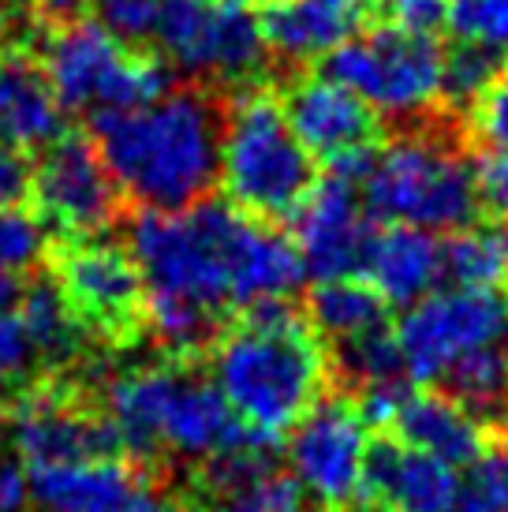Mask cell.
Instances as JSON below:
<instances>
[{"mask_svg": "<svg viewBox=\"0 0 508 512\" xmlns=\"http://www.w3.org/2000/svg\"><path fill=\"white\" fill-rule=\"evenodd\" d=\"M30 475L19 456H0V512H27Z\"/></svg>", "mask_w": 508, "mask_h": 512, "instance_id": "cell-38", "label": "cell"}, {"mask_svg": "<svg viewBox=\"0 0 508 512\" xmlns=\"http://www.w3.org/2000/svg\"><path fill=\"white\" fill-rule=\"evenodd\" d=\"M452 512H501V509L482 494L479 486H467V490H460V501H456Z\"/></svg>", "mask_w": 508, "mask_h": 512, "instance_id": "cell-40", "label": "cell"}, {"mask_svg": "<svg viewBox=\"0 0 508 512\" xmlns=\"http://www.w3.org/2000/svg\"><path fill=\"white\" fill-rule=\"evenodd\" d=\"M30 12L38 23L45 27H57V23H68V19H79L86 8V0H27Z\"/></svg>", "mask_w": 508, "mask_h": 512, "instance_id": "cell-39", "label": "cell"}, {"mask_svg": "<svg viewBox=\"0 0 508 512\" xmlns=\"http://www.w3.org/2000/svg\"><path fill=\"white\" fill-rule=\"evenodd\" d=\"M389 427L404 445L449 468H475L490 445V427L441 389H408Z\"/></svg>", "mask_w": 508, "mask_h": 512, "instance_id": "cell-20", "label": "cell"}, {"mask_svg": "<svg viewBox=\"0 0 508 512\" xmlns=\"http://www.w3.org/2000/svg\"><path fill=\"white\" fill-rule=\"evenodd\" d=\"M64 135V109L38 57L23 45L0 49V143L30 154Z\"/></svg>", "mask_w": 508, "mask_h": 512, "instance_id": "cell-21", "label": "cell"}, {"mask_svg": "<svg viewBox=\"0 0 508 512\" xmlns=\"http://www.w3.org/2000/svg\"><path fill=\"white\" fill-rule=\"evenodd\" d=\"M0 8H12V0H0Z\"/></svg>", "mask_w": 508, "mask_h": 512, "instance_id": "cell-44", "label": "cell"}, {"mask_svg": "<svg viewBox=\"0 0 508 512\" xmlns=\"http://www.w3.org/2000/svg\"><path fill=\"white\" fill-rule=\"evenodd\" d=\"M8 434L15 456L27 468L124 456L113 423L101 412V400L60 374H42L38 382L15 389L8 404Z\"/></svg>", "mask_w": 508, "mask_h": 512, "instance_id": "cell-11", "label": "cell"}, {"mask_svg": "<svg viewBox=\"0 0 508 512\" xmlns=\"http://www.w3.org/2000/svg\"><path fill=\"white\" fill-rule=\"evenodd\" d=\"M367 15V0H273L258 27L269 57L284 68H303L363 34Z\"/></svg>", "mask_w": 508, "mask_h": 512, "instance_id": "cell-18", "label": "cell"}, {"mask_svg": "<svg viewBox=\"0 0 508 512\" xmlns=\"http://www.w3.org/2000/svg\"><path fill=\"white\" fill-rule=\"evenodd\" d=\"M213 382L258 438L277 441L329 393V344L292 299H262L210 344Z\"/></svg>", "mask_w": 508, "mask_h": 512, "instance_id": "cell-3", "label": "cell"}, {"mask_svg": "<svg viewBox=\"0 0 508 512\" xmlns=\"http://www.w3.org/2000/svg\"><path fill=\"white\" fill-rule=\"evenodd\" d=\"M34 367H38L34 344H30L27 329L19 322V314L12 311L8 318H0V382L27 378Z\"/></svg>", "mask_w": 508, "mask_h": 512, "instance_id": "cell-36", "label": "cell"}, {"mask_svg": "<svg viewBox=\"0 0 508 512\" xmlns=\"http://www.w3.org/2000/svg\"><path fill=\"white\" fill-rule=\"evenodd\" d=\"M456 468L438 456L411 449L396 434H378L367 445L359 505L374 512H452L460 501Z\"/></svg>", "mask_w": 508, "mask_h": 512, "instance_id": "cell-17", "label": "cell"}, {"mask_svg": "<svg viewBox=\"0 0 508 512\" xmlns=\"http://www.w3.org/2000/svg\"><path fill=\"white\" fill-rule=\"evenodd\" d=\"M449 30L460 42L490 45L508 57V0H452Z\"/></svg>", "mask_w": 508, "mask_h": 512, "instance_id": "cell-30", "label": "cell"}, {"mask_svg": "<svg viewBox=\"0 0 508 512\" xmlns=\"http://www.w3.org/2000/svg\"><path fill=\"white\" fill-rule=\"evenodd\" d=\"M292 243H296L303 270L318 281L359 277L367 270L374 247V217L355 195V184L344 176H325L307 191V199L292 210Z\"/></svg>", "mask_w": 508, "mask_h": 512, "instance_id": "cell-16", "label": "cell"}, {"mask_svg": "<svg viewBox=\"0 0 508 512\" xmlns=\"http://www.w3.org/2000/svg\"><path fill=\"white\" fill-rule=\"evenodd\" d=\"M508 57L490 45L460 42L445 53V75H441V105L445 109H471L490 86L505 75Z\"/></svg>", "mask_w": 508, "mask_h": 512, "instance_id": "cell-28", "label": "cell"}, {"mask_svg": "<svg viewBox=\"0 0 508 512\" xmlns=\"http://www.w3.org/2000/svg\"><path fill=\"white\" fill-rule=\"evenodd\" d=\"M505 341H508V318H505ZM505 352H508V348H505Z\"/></svg>", "mask_w": 508, "mask_h": 512, "instance_id": "cell-45", "label": "cell"}, {"mask_svg": "<svg viewBox=\"0 0 508 512\" xmlns=\"http://www.w3.org/2000/svg\"><path fill=\"white\" fill-rule=\"evenodd\" d=\"M53 251V232L34 210L8 206L0 210V277L38 270Z\"/></svg>", "mask_w": 508, "mask_h": 512, "instance_id": "cell-29", "label": "cell"}, {"mask_svg": "<svg viewBox=\"0 0 508 512\" xmlns=\"http://www.w3.org/2000/svg\"><path fill=\"white\" fill-rule=\"evenodd\" d=\"M430 120L381 146L370 161L363 176V206L374 221L426 232H456L475 225L479 199L471 161L464 146Z\"/></svg>", "mask_w": 508, "mask_h": 512, "instance_id": "cell-5", "label": "cell"}, {"mask_svg": "<svg viewBox=\"0 0 508 512\" xmlns=\"http://www.w3.org/2000/svg\"><path fill=\"white\" fill-rule=\"evenodd\" d=\"M45 79L60 109L75 116H105L139 109L169 90V64L116 38L101 19H68L49 27L42 42Z\"/></svg>", "mask_w": 508, "mask_h": 512, "instance_id": "cell-7", "label": "cell"}, {"mask_svg": "<svg viewBox=\"0 0 508 512\" xmlns=\"http://www.w3.org/2000/svg\"><path fill=\"white\" fill-rule=\"evenodd\" d=\"M98 4L101 23L113 30L124 42H142L154 34L157 4L161 0H94Z\"/></svg>", "mask_w": 508, "mask_h": 512, "instance_id": "cell-34", "label": "cell"}, {"mask_svg": "<svg viewBox=\"0 0 508 512\" xmlns=\"http://www.w3.org/2000/svg\"><path fill=\"white\" fill-rule=\"evenodd\" d=\"M475 471H479V475H475V486L494 501L497 509L508 512V427L490 430L486 456L475 464Z\"/></svg>", "mask_w": 508, "mask_h": 512, "instance_id": "cell-35", "label": "cell"}, {"mask_svg": "<svg viewBox=\"0 0 508 512\" xmlns=\"http://www.w3.org/2000/svg\"><path fill=\"white\" fill-rule=\"evenodd\" d=\"M281 109L288 128L314 161H325L333 176L359 180L385 139L381 116L355 90L333 75H296L284 86Z\"/></svg>", "mask_w": 508, "mask_h": 512, "instance_id": "cell-13", "label": "cell"}, {"mask_svg": "<svg viewBox=\"0 0 508 512\" xmlns=\"http://www.w3.org/2000/svg\"><path fill=\"white\" fill-rule=\"evenodd\" d=\"M449 4L452 0H381L378 12H385V23L393 27L438 38L449 30Z\"/></svg>", "mask_w": 508, "mask_h": 512, "instance_id": "cell-33", "label": "cell"}, {"mask_svg": "<svg viewBox=\"0 0 508 512\" xmlns=\"http://www.w3.org/2000/svg\"><path fill=\"white\" fill-rule=\"evenodd\" d=\"M30 202L60 240H90L124 214V187L94 135H60L30 165Z\"/></svg>", "mask_w": 508, "mask_h": 512, "instance_id": "cell-12", "label": "cell"}, {"mask_svg": "<svg viewBox=\"0 0 508 512\" xmlns=\"http://www.w3.org/2000/svg\"><path fill=\"white\" fill-rule=\"evenodd\" d=\"M325 75L355 90L374 113L389 120L445 113V49L430 34H411L393 23L363 30L348 45H340L333 57H325Z\"/></svg>", "mask_w": 508, "mask_h": 512, "instance_id": "cell-9", "label": "cell"}, {"mask_svg": "<svg viewBox=\"0 0 508 512\" xmlns=\"http://www.w3.org/2000/svg\"><path fill=\"white\" fill-rule=\"evenodd\" d=\"M228 4H240V8H254V4H273V0H228Z\"/></svg>", "mask_w": 508, "mask_h": 512, "instance_id": "cell-43", "label": "cell"}, {"mask_svg": "<svg viewBox=\"0 0 508 512\" xmlns=\"http://www.w3.org/2000/svg\"><path fill=\"white\" fill-rule=\"evenodd\" d=\"M441 270L452 288L497 292L508 285V251L501 247L497 232L475 225L456 228L441 240Z\"/></svg>", "mask_w": 508, "mask_h": 512, "instance_id": "cell-27", "label": "cell"}, {"mask_svg": "<svg viewBox=\"0 0 508 512\" xmlns=\"http://www.w3.org/2000/svg\"><path fill=\"white\" fill-rule=\"evenodd\" d=\"M101 412L113 423L124 456L157 468L165 456L210 460L240 445H273L243 427L225 393L191 359H157L109 378Z\"/></svg>", "mask_w": 508, "mask_h": 512, "instance_id": "cell-4", "label": "cell"}, {"mask_svg": "<svg viewBox=\"0 0 508 512\" xmlns=\"http://www.w3.org/2000/svg\"><path fill=\"white\" fill-rule=\"evenodd\" d=\"M225 101L221 90L187 83L139 109L94 116V143L124 195L146 210H187L210 199L221 180Z\"/></svg>", "mask_w": 508, "mask_h": 512, "instance_id": "cell-2", "label": "cell"}, {"mask_svg": "<svg viewBox=\"0 0 508 512\" xmlns=\"http://www.w3.org/2000/svg\"><path fill=\"white\" fill-rule=\"evenodd\" d=\"M497 240H501V247L508 251V214L501 217V225H497Z\"/></svg>", "mask_w": 508, "mask_h": 512, "instance_id": "cell-42", "label": "cell"}, {"mask_svg": "<svg viewBox=\"0 0 508 512\" xmlns=\"http://www.w3.org/2000/svg\"><path fill=\"white\" fill-rule=\"evenodd\" d=\"M30 195V161L12 146L0 143V210L19 206Z\"/></svg>", "mask_w": 508, "mask_h": 512, "instance_id": "cell-37", "label": "cell"}, {"mask_svg": "<svg viewBox=\"0 0 508 512\" xmlns=\"http://www.w3.org/2000/svg\"><path fill=\"white\" fill-rule=\"evenodd\" d=\"M367 445V423L355 400L325 393L292 427V438H288L292 479L325 512H348L352 505H359Z\"/></svg>", "mask_w": 508, "mask_h": 512, "instance_id": "cell-15", "label": "cell"}, {"mask_svg": "<svg viewBox=\"0 0 508 512\" xmlns=\"http://www.w3.org/2000/svg\"><path fill=\"white\" fill-rule=\"evenodd\" d=\"M467 139L482 150H508V79L501 75L471 109Z\"/></svg>", "mask_w": 508, "mask_h": 512, "instance_id": "cell-31", "label": "cell"}, {"mask_svg": "<svg viewBox=\"0 0 508 512\" xmlns=\"http://www.w3.org/2000/svg\"><path fill=\"white\" fill-rule=\"evenodd\" d=\"M172 72L187 83L236 94L262 86L266 42L262 27L247 8L228 0H161L150 34Z\"/></svg>", "mask_w": 508, "mask_h": 512, "instance_id": "cell-8", "label": "cell"}, {"mask_svg": "<svg viewBox=\"0 0 508 512\" xmlns=\"http://www.w3.org/2000/svg\"><path fill=\"white\" fill-rule=\"evenodd\" d=\"M127 251L139 262L146 296L184 299L221 318L232 307L296 296L307 277L296 243L217 199L187 210L142 206L127 228Z\"/></svg>", "mask_w": 508, "mask_h": 512, "instance_id": "cell-1", "label": "cell"}, {"mask_svg": "<svg viewBox=\"0 0 508 512\" xmlns=\"http://www.w3.org/2000/svg\"><path fill=\"white\" fill-rule=\"evenodd\" d=\"M329 363H333V378L355 397L374 389V385L408 382L404 359H400V348H396V337L389 333V326L337 341L329 352Z\"/></svg>", "mask_w": 508, "mask_h": 512, "instance_id": "cell-26", "label": "cell"}, {"mask_svg": "<svg viewBox=\"0 0 508 512\" xmlns=\"http://www.w3.org/2000/svg\"><path fill=\"white\" fill-rule=\"evenodd\" d=\"M441 393L460 400L467 412L479 415L490 430L505 427L508 415V352L497 344L475 348L452 363L438 378Z\"/></svg>", "mask_w": 508, "mask_h": 512, "instance_id": "cell-25", "label": "cell"}, {"mask_svg": "<svg viewBox=\"0 0 508 512\" xmlns=\"http://www.w3.org/2000/svg\"><path fill=\"white\" fill-rule=\"evenodd\" d=\"M19 292H23L19 277H0V318H8L19 307Z\"/></svg>", "mask_w": 508, "mask_h": 512, "instance_id": "cell-41", "label": "cell"}, {"mask_svg": "<svg viewBox=\"0 0 508 512\" xmlns=\"http://www.w3.org/2000/svg\"><path fill=\"white\" fill-rule=\"evenodd\" d=\"M60 296L90 341L127 348L146 329V281L127 247L105 240H60L45 258Z\"/></svg>", "mask_w": 508, "mask_h": 512, "instance_id": "cell-10", "label": "cell"}, {"mask_svg": "<svg viewBox=\"0 0 508 512\" xmlns=\"http://www.w3.org/2000/svg\"><path fill=\"white\" fill-rule=\"evenodd\" d=\"M508 303L497 292L482 288H452L430 292L411 303L396 322L393 337L411 382H438L460 356L497 344L505 333Z\"/></svg>", "mask_w": 508, "mask_h": 512, "instance_id": "cell-14", "label": "cell"}, {"mask_svg": "<svg viewBox=\"0 0 508 512\" xmlns=\"http://www.w3.org/2000/svg\"><path fill=\"white\" fill-rule=\"evenodd\" d=\"M221 184L228 202L258 221L292 217V210L318 184V161L288 128L281 98L269 86L228 94Z\"/></svg>", "mask_w": 508, "mask_h": 512, "instance_id": "cell-6", "label": "cell"}, {"mask_svg": "<svg viewBox=\"0 0 508 512\" xmlns=\"http://www.w3.org/2000/svg\"><path fill=\"white\" fill-rule=\"evenodd\" d=\"M370 285L378 288L389 307H411L445 281L441 270V240L426 228L389 225L374 236L367 270Z\"/></svg>", "mask_w": 508, "mask_h": 512, "instance_id": "cell-22", "label": "cell"}, {"mask_svg": "<svg viewBox=\"0 0 508 512\" xmlns=\"http://www.w3.org/2000/svg\"><path fill=\"white\" fill-rule=\"evenodd\" d=\"M307 322L322 341H348L359 333H370L378 326H389V303L370 281L359 277H337L318 281L307 296Z\"/></svg>", "mask_w": 508, "mask_h": 512, "instance_id": "cell-24", "label": "cell"}, {"mask_svg": "<svg viewBox=\"0 0 508 512\" xmlns=\"http://www.w3.org/2000/svg\"><path fill=\"white\" fill-rule=\"evenodd\" d=\"M15 314L27 329L30 344H34L42 374H60L68 363L83 356V348L90 344L86 329L75 322V314L64 303L53 277H34L30 285H23Z\"/></svg>", "mask_w": 508, "mask_h": 512, "instance_id": "cell-23", "label": "cell"}, {"mask_svg": "<svg viewBox=\"0 0 508 512\" xmlns=\"http://www.w3.org/2000/svg\"><path fill=\"white\" fill-rule=\"evenodd\" d=\"M38 512H124L154 471L131 456H98L75 464L27 468Z\"/></svg>", "mask_w": 508, "mask_h": 512, "instance_id": "cell-19", "label": "cell"}, {"mask_svg": "<svg viewBox=\"0 0 508 512\" xmlns=\"http://www.w3.org/2000/svg\"><path fill=\"white\" fill-rule=\"evenodd\" d=\"M475 176V199L479 214L505 217L508 214V150H479L471 161Z\"/></svg>", "mask_w": 508, "mask_h": 512, "instance_id": "cell-32", "label": "cell"}]
</instances>
